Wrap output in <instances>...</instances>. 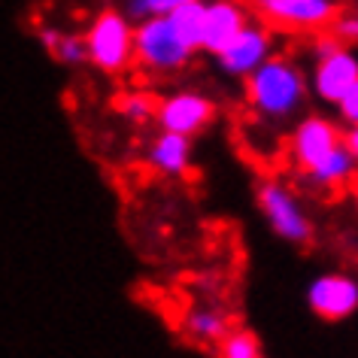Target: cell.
Masks as SVG:
<instances>
[{"label":"cell","instance_id":"14","mask_svg":"<svg viewBox=\"0 0 358 358\" xmlns=\"http://www.w3.org/2000/svg\"><path fill=\"white\" fill-rule=\"evenodd\" d=\"M182 328H185V337L194 340V343L216 346L231 331V316L222 307H213V303H198V307L185 313Z\"/></svg>","mask_w":358,"mask_h":358},{"label":"cell","instance_id":"9","mask_svg":"<svg viewBox=\"0 0 358 358\" xmlns=\"http://www.w3.org/2000/svg\"><path fill=\"white\" fill-rule=\"evenodd\" d=\"M276 52V37H273V28L264 22H246V28L237 34L234 40L228 43L225 49L219 52V55H213V61H216L219 73L228 76V79H243L252 73V70H258L264 64L267 58H271Z\"/></svg>","mask_w":358,"mask_h":358},{"label":"cell","instance_id":"5","mask_svg":"<svg viewBox=\"0 0 358 358\" xmlns=\"http://www.w3.org/2000/svg\"><path fill=\"white\" fill-rule=\"evenodd\" d=\"M88 64L106 76H119L134 64V22L122 10H103L85 31Z\"/></svg>","mask_w":358,"mask_h":358},{"label":"cell","instance_id":"10","mask_svg":"<svg viewBox=\"0 0 358 358\" xmlns=\"http://www.w3.org/2000/svg\"><path fill=\"white\" fill-rule=\"evenodd\" d=\"M307 307L325 322H343L358 313V276L349 271H325L307 285Z\"/></svg>","mask_w":358,"mask_h":358},{"label":"cell","instance_id":"1","mask_svg":"<svg viewBox=\"0 0 358 358\" xmlns=\"http://www.w3.org/2000/svg\"><path fill=\"white\" fill-rule=\"evenodd\" d=\"M243 97L252 115L264 124H292L310 103L307 67L298 58L273 52L258 70L243 79Z\"/></svg>","mask_w":358,"mask_h":358},{"label":"cell","instance_id":"12","mask_svg":"<svg viewBox=\"0 0 358 358\" xmlns=\"http://www.w3.org/2000/svg\"><path fill=\"white\" fill-rule=\"evenodd\" d=\"M146 164L161 179H185L194 167V140L158 131L146 146Z\"/></svg>","mask_w":358,"mask_h":358},{"label":"cell","instance_id":"21","mask_svg":"<svg viewBox=\"0 0 358 358\" xmlns=\"http://www.w3.org/2000/svg\"><path fill=\"white\" fill-rule=\"evenodd\" d=\"M334 110H337V119H340L343 128H355V124H358V83L349 88L343 97H340Z\"/></svg>","mask_w":358,"mask_h":358},{"label":"cell","instance_id":"18","mask_svg":"<svg viewBox=\"0 0 358 358\" xmlns=\"http://www.w3.org/2000/svg\"><path fill=\"white\" fill-rule=\"evenodd\" d=\"M201 19H203V0H194V3H185V6H179V10L170 13L173 28L182 34V40L194 49L201 46Z\"/></svg>","mask_w":358,"mask_h":358},{"label":"cell","instance_id":"7","mask_svg":"<svg viewBox=\"0 0 358 358\" xmlns=\"http://www.w3.org/2000/svg\"><path fill=\"white\" fill-rule=\"evenodd\" d=\"M219 106L210 94L201 88H176V92L164 94L155 106V124L161 131L182 134V137L194 140L216 122Z\"/></svg>","mask_w":358,"mask_h":358},{"label":"cell","instance_id":"3","mask_svg":"<svg viewBox=\"0 0 358 358\" xmlns=\"http://www.w3.org/2000/svg\"><path fill=\"white\" fill-rule=\"evenodd\" d=\"M310 97H316L322 106H337L349 88L358 83V49L343 46L331 31L316 34V43L310 49Z\"/></svg>","mask_w":358,"mask_h":358},{"label":"cell","instance_id":"6","mask_svg":"<svg viewBox=\"0 0 358 358\" xmlns=\"http://www.w3.org/2000/svg\"><path fill=\"white\" fill-rule=\"evenodd\" d=\"M343 124L322 113H303L292 122L289 131V161L298 170V176H307L316 170L331 152L343 146Z\"/></svg>","mask_w":358,"mask_h":358},{"label":"cell","instance_id":"22","mask_svg":"<svg viewBox=\"0 0 358 358\" xmlns=\"http://www.w3.org/2000/svg\"><path fill=\"white\" fill-rule=\"evenodd\" d=\"M343 143H346L349 155H352L355 167H358V124H355V128H346V131H343Z\"/></svg>","mask_w":358,"mask_h":358},{"label":"cell","instance_id":"23","mask_svg":"<svg viewBox=\"0 0 358 358\" xmlns=\"http://www.w3.org/2000/svg\"><path fill=\"white\" fill-rule=\"evenodd\" d=\"M349 185H352V194H355V201H358V173H355V179Z\"/></svg>","mask_w":358,"mask_h":358},{"label":"cell","instance_id":"13","mask_svg":"<svg viewBox=\"0 0 358 358\" xmlns=\"http://www.w3.org/2000/svg\"><path fill=\"white\" fill-rule=\"evenodd\" d=\"M355 173H358V167H355V161H352V155H349V149L343 143V146L331 152L316 170H310V173L301 176V179H303V185H310L313 192H343L346 185L355 179Z\"/></svg>","mask_w":358,"mask_h":358},{"label":"cell","instance_id":"8","mask_svg":"<svg viewBox=\"0 0 358 358\" xmlns=\"http://www.w3.org/2000/svg\"><path fill=\"white\" fill-rule=\"evenodd\" d=\"M264 24L289 34H322L340 13L337 0H249Z\"/></svg>","mask_w":358,"mask_h":358},{"label":"cell","instance_id":"19","mask_svg":"<svg viewBox=\"0 0 358 358\" xmlns=\"http://www.w3.org/2000/svg\"><path fill=\"white\" fill-rule=\"evenodd\" d=\"M185 3H194V0H124L122 13L137 24V22H146V19H158V15H170Z\"/></svg>","mask_w":358,"mask_h":358},{"label":"cell","instance_id":"20","mask_svg":"<svg viewBox=\"0 0 358 358\" xmlns=\"http://www.w3.org/2000/svg\"><path fill=\"white\" fill-rule=\"evenodd\" d=\"M343 46H358V10H340L328 28Z\"/></svg>","mask_w":358,"mask_h":358},{"label":"cell","instance_id":"4","mask_svg":"<svg viewBox=\"0 0 358 358\" xmlns=\"http://www.w3.org/2000/svg\"><path fill=\"white\" fill-rule=\"evenodd\" d=\"M255 203L262 210V216L267 222V228L273 231L280 240L292 246H307L313 243V234H316V225H313V216L303 207L301 194L292 189L282 179H262L255 189Z\"/></svg>","mask_w":358,"mask_h":358},{"label":"cell","instance_id":"17","mask_svg":"<svg viewBox=\"0 0 358 358\" xmlns=\"http://www.w3.org/2000/svg\"><path fill=\"white\" fill-rule=\"evenodd\" d=\"M219 358H264V346L255 331L249 328H231L216 343Z\"/></svg>","mask_w":358,"mask_h":358},{"label":"cell","instance_id":"15","mask_svg":"<svg viewBox=\"0 0 358 358\" xmlns=\"http://www.w3.org/2000/svg\"><path fill=\"white\" fill-rule=\"evenodd\" d=\"M37 40H40V46L58 61V64H64V67H83V64H88L85 37H79V34H67L61 28H40Z\"/></svg>","mask_w":358,"mask_h":358},{"label":"cell","instance_id":"16","mask_svg":"<svg viewBox=\"0 0 358 358\" xmlns=\"http://www.w3.org/2000/svg\"><path fill=\"white\" fill-rule=\"evenodd\" d=\"M155 106H158V101L149 92H143V88L124 92L119 101H115V110H119V115L128 124H137V128H143V124H149V122H155Z\"/></svg>","mask_w":358,"mask_h":358},{"label":"cell","instance_id":"2","mask_svg":"<svg viewBox=\"0 0 358 358\" xmlns=\"http://www.w3.org/2000/svg\"><path fill=\"white\" fill-rule=\"evenodd\" d=\"M194 55H198V49L182 40V34L173 28L170 15H158V19L134 24V64L146 76H179L194 61Z\"/></svg>","mask_w":358,"mask_h":358},{"label":"cell","instance_id":"11","mask_svg":"<svg viewBox=\"0 0 358 358\" xmlns=\"http://www.w3.org/2000/svg\"><path fill=\"white\" fill-rule=\"evenodd\" d=\"M249 22V10L240 0H203L201 19V46L198 52L219 55Z\"/></svg>","mask_w":358,"mask_h":358}]
</instances>
